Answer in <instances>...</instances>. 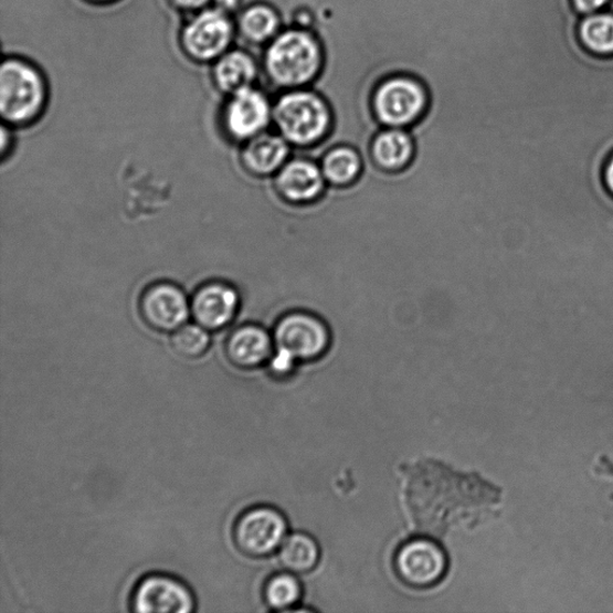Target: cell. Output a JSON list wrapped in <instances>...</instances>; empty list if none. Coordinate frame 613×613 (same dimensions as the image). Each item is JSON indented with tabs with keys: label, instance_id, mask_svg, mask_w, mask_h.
<instances>
[{
	"label": "cell",
	"instance_id": "6da1fadb",
	"mask_svg": "<svg viewBox=\"0 0 613 613\" xmlns=\"http://www.w3.org/2000/svg\"><path fill=\"white\" fill-rule=\"evenodd\" d=\"M264 75L281 92L310 88L324 66V50L318 38L303 28L283 30L266 46Z\"/></svg>",
	"mask_w": 613,
	"mask_h": 613
},
{
	"label": "cell",
	"instance_id": "7a4b0ae2",
	"mask_svg": "<svg viewBox=\"0 0 613 613\" xmlns=\"http://www.w3.org/2000/svg\"><path fill=\"white\" fill-rule=\"evenodd\" d=\"M276 133L293 148L317 147L331 135L335 110L324 95L311 88L282 92L274 103Z\"/></svg>",
	"mask_w": 613,
	"mask_h": 613
},
{
	"label": "cell",
	"instance_id": "3957f363",
	"mask_svg": "<svg viewBox=\"0 0 613 613\" xmlns=\"http://www.w3.org/2000/svg\"><path fill=\"white\" fill-rule=\"evenodd\" d=\"M49 91L39 70L22 60L9 59L0 70V117L11 128L36 124L47 107Z\"/></svg>",
	"mask_w": 613,
	"mask_h": 613
},
{
	"label": "cell",
	"instance_id": "277c9868",
	"mask_svg": "<svg viewBox=\"0 0 613 613\" xmlns=\"http://www.w3.org/2000/svg\"><path fill=\"white\" fill-rule=\"evenodd\" d=\"M430 108V91L421 80L408 74L383 78L370 96V113L381 127L410 130L425 119Z\"/></svg>",
	"mask_w": 613,
	"mask_h": 613
},
{
	"label": "cell",
	"instance_id": "5b68a950",
	"mask_svg": "<svg viewBox=\"0 0 613 613\" xmlns=\"http://www.w3.org/2000/svg\"><path fill=\"white\" fill-rule=\"evenodd\" d=\"M273 110L274 104L267 95L254 87L230 95L220 117L222 135L242 146L267 131L273 124Z\"/></svg>",
	"mask_w": 613,
	"mask_h": 613
},
{
	"label": "cell",
	"instance_id": "8992f818",
	"mask_svg": "<svg viewBox=\"0 0 613 613\" xmlns=\"http://www.w3.org/2000/svg\"><path fill=\"white\" fill-rule=\"evenodd\" d=\"M275 348L288 351L297 361H313L323 356L331 344L329 326L306 310H293L282 316L273 331Z\"/></svg>",
	"mask_w": 613,
	"mask_h": 613
},
{
	"label": "cell",
	"instance_id": "52a82bcc",
	"mask_svg": "<svg viewBox=\"0 0 613 613\" xmlns=\"http://www.w3.org/2000/svg\"><path fill=\"white\" fill-rule=\"evenodd\" d=\"M138 313L150 330L172 335L192 318L191 297L175 282H154L141 292Z\"/></svg>",
	"mask_w": 613,
	"mask_h": 613
},
{
	"label": "cell",
	"instance_id": "ba28073f",
	"mask_svg": "<svg viewBox=\"0 0 613 613\" xmlns=\"http://www.w3.org/2000/svg\"><path fill=\"white\" fill-rule=\"evenodd\" d=\"M234 35L230 15L215 8L204 9L183 27L181 46L198 63L216 62L228 52Z\"/></svg>",
	"mask_w": 613,
	"mask_h": 613
},
{
	"label": "cell",
	"instance_id": "9c48e42d",
	"mask_svg": "<svg viewBox=\"0 0 613 613\" xmlns=\"http://www.w3.org/2000/svg\"><path fill=\"white\" fill-rule=\"evenodd\" d=\"M287 531V521L278 510L255 507L237 519L234 541L237 549L250 558H265L282 547Z\"/></svg>",
	"mask_w": 613,
	"mask_h": 613
},
{
	"label": "cell",
	"instance_id": "30bf717a",
	"mask_svg": "<svg viewBox=\"0 0 613 613\" xmlns=\"http://www.w3.org/2000/svg\"><path fill=\"white\" fill-rule=\"evenodd\" d=\"M241 296L233 284L213 279L194 290L191 296V317L209 332L226 329L237 318Z\"/></svg>",
	"mask_w": 613,
	"mask_h": 613
},
{
	"label": "cell",
	"instance_id": "8fae6325",
	"mask_svg": "<svg viewBox=\"0 0 613 613\" xmlns=\"http://www.w3.org/2000/svg\"><path fill=\"white\" fill-rule=\"evenodd\" d=\"M273 179L281 201L293 207L317 203L329 187L320 163L305 158L290 159Z\"/></svg>",
	"mask_w": 613,
	"mask_h": 613
},
{
	"label": "cell",
	"instance_id": "7c38bea8",
	"mask_svg": "<svg viewBox=\"0 0 613 613\" xmlns=\"http://www.w3.org/2000/svg\"><path fill=\"white\" fill-rule=\"evenodd\" d=\"M193 609L194 598L187 584L168 575L142 579L133 596V610L139 613H189Z\"/></svg>",
	"mask_w": 613,
	"mask_h": 613
},
{
	"label": "cell",
	"instance_id": "4fadbf2b",
	"mask_svg": "<svg viewBox=\"0 0 613 613\" xmlns=\"http://www.w3.org/2000/svg\"><path fill=\"white\" fill-rule=\"evenodd\" d=\"M397 568L408 583L425 588L441 580L446 572L447 561L444 551L433 541L415 539L399 551Z\"/></svg>",
	"mask_w": 613,
	"mask_h": 613
},
{
	"label": "cell",
	"instance_id": "5bb4252c",
	"mask_svg": "<svg viewBox=\"0 0 613 613\" xmlns=\"http://www.w3.org/2000/svg\"><path fill=\"white\" fill-rule=\"evenodd\" d=\"M292 148L279 134L266 131L241 146L239 163L253 178H274L290 160Z\"/></svg>",
	"mask_w": 613,
	"mask_h": 613
},
{
	"label": "cell",
	"instance_id": "9a60e30c",
	"mask_svg": "<svg viewBox=\"0 0 613 613\" xmlns=\"http://www.w3.org/2000/svg\"><path fill=\"white\" fill-rule=\"evenodd\" d=\"M275 352L273 334L258 324H244L226 337L224 353L234 367L250 370L268 363Z\"/></svg>",
	"mask_w": 613,
	"mask_h": 613
},
{
	"label": "cell",
	"instance_id": "2e32d148",
	"mask_svg": "<svg viewBox=\"0 0 613 613\" xmlns=\"http://www.w3.org/2000/svg\"><path fill=\"white\" fill-rule=\"evenodd\" d=\"M416 142L405 128L381 127L369 145V158L382 173L397 175L415 160Z\"/></svg>",
	"mask_w": 613,
	"mask_h": 613
},
{
	"label": "cell",
	"instance_id": "e0dca14e",
	"mask_svg": "<svg viewBox=\"0 0 613 613\" xmlns=\"http://www.w3.org/2000/svg\"><path fill=\"white\" fill-rule=\"evenodd\" d=\"M260 65L252 54L242 50L225 52L213 66L212 78L216 88L224 95H233L242 89L254 87L260 77Z\"/></svg>",
	"mask_w": 613,
	"mask_h": 613
},
{
	"label": "cell",
	"instance_id": "ac0fdd59",
	"mask_svg": "<svg viewBox=\"0 0 613 613\" xmlns=\"http://www.w3.org/2000/svg\"><path fill=\"white\" fill-rule=\"evenodd\" d=\"M237 31L249 45L267 46L283 31L281 13L266 2H254L241 11Z\"/></svg>",
	"mask_w": 613,
	"mask_h": 613
},
{
	"label": "cell",
	"instance_id": "d6986e66",
	"mask_svg": "<svg viewBox=\"0 0 613 613\" xmlns=\"http://www.w3.org/2000/svg\"><path fill=\"white\" fill-rule=\"evenodd\" d=\"M320 167L327 184L337 189L352 187L364 169L361 154L350 146H337L327 151Z\"/></svg>",
	"mask_w": 613,
	"mask_h": 613
},
{
	"label": "cell",
	"instance_id": "ffe728a7",
	"mask_svg": "<svg viewBox=\"0 0 613 613\" xmlns=\"http://www.w3.org/2000/svg\"><path fill=\"white\" fill-rule=\"evenodd\" d=\"M319 560V548L309 536L296 533L283 541L279 550L281 563L294 573H305L315 568Z\"/></svg>",
	"mask_w": 613,
	"mask_h": 613
},
{
	"label": "cell",
	"instance_id": "44dd1931",
	"mask_svg": "<svg viewBox=\"0 0 613 613\" xmlns=\"http://www.w3.org/2000/svg\"><path fill=\"white\" fill-rule=\"evenodd\" d=\"M211 332L197 323H188L170 335V345L183 359L197 360L204 356L211 346Z\"/></svg>",
	"mask_w": 613,
	"mask_h": 613
},
{
	"label": "cell",
	"instance_id": "7402d4cb",
	"mask_svg": "<svg viewBox=\"0 0 613 613\" xmlns=\"http://www.w3.org/2000/svg\"><path fill=\"white\" fill-rule=\"evenodd\" d=\"M580 38L593 53L613 54V17L601 13L584 20L580 27Z\"/></svg>",
	"mask_w": 613,
	"mask_h": 613
},
{
	"label": "cell",
	"instance_id": "603a6c76",
	"mask_svg": "<svg viewBox=\"0 0 613 613\" xmlns=\"http://www.w3.org/2000/svg\"><path fill=\"white\" fill-rule=\"evenodd\" d=\"M302 596L298 581L288 574L271 579L265 588L266 603L276 610H285L295 605Z\"/></svg>",
	"mask_w": 613,
	"mask_h": 613
},
{
	"label": "cell",
	"instance_id": "cb8c5ba5",
	"mask_svg": "<svg viewBox=\"0 0 613 613\" xmlns=\"http://www.w3.org/2000/svg\"><path fill=\"white\" fill-rule=\"evenodd\" d=\"M298 362L288 351L276 349L273 358L269 359L268 364L273 372L278 376L289 374Z\"/></svg>",
	"mask_w": 613,
	"mask_h": 613
},
{
	"label": "cell",
	"instance_id": "d4e9b609",
	"mask_svg": "<svg viewBox=\"0 0 613 613\" xmlns=\"http://www.w3.org/2000/svg\"><path fill=\"white\" fill-rule=\"evenodd\" d=\"M169 2L182 11H201L212 4V0H169Z\"/></svg>",
	"mask_w": 613,
	"mask_h": 613
},
{
	"label": "cell",
	"instance_id": "484cf974",
	"mask_svg": "<svg viewBox=\"0 0 613 613\" xmlns=\"http://www.w3.org/2000/svg\"><path fill=\"white\" fill-rule=\"evenodd\" d=\"M12 128L6 124L2 125V145H0V155H2V161L4 162L10 156L13 146H15V139L11 133Z\"/></svg>",
	"mask_w": 613,
	"mask_h": 613
},
{
	"label": "cell",
	"instance_id": "4316f807",
	"mask_svg": "<svg viewBox=\"0 0 613 613\" xmlns=\"http://www.w3.org/2000/svg\"><path fill=\"white\" fill-rule=\"evenodd\" d=\"M602 181L605 191L613 198V151L607 156L602 169Z\"/></svg>",
	"mask_w": 613,
	"mask_h": 613
},
{
	"label": "cell",
	"instance_id": "83f0119b",
	"mask_svg": "<svg viewBox=\"0 0 613 613\" xmlns=\"http://www.w3.org/2000/svg\"><path fill=\"white\" fill-rule=\"evenodd\" d=\"M609 0H574V4L580 12L591 13L602 9Z\"/></svg>",
	"mask_w": 613,
	"mask_h": 613
},
{
	"label": "cell",
	"instance_id": "f1b7e54d",
	"mask_svg": "<svg viewBox=\"0 0 613 613\" xmlns=\"http://www.w3.org/2000/svg\"><path fill=\"white\" fill-rule=\"evenodd\" d=\"M241 3L242 0H212L213 8L230 17L241 8Z\"/></svg>",
	"mask_w": 613,
	"mask_h": 613
},
{
	"label": "cell",
	"instance_id": "f546056e",
	"mask_svg": "<svg viewBox=\"0 0 613 613\" xmlns=\"http://www.w3.org/2000/svg\"><path fill=\"white\" fill-rule=\"evenodd\" d=\"M91 2L107 3V2H112V0H91Z\"/></svg>",
	"mask_w": 613,
	"mask_h": 613
}]
</instances>
